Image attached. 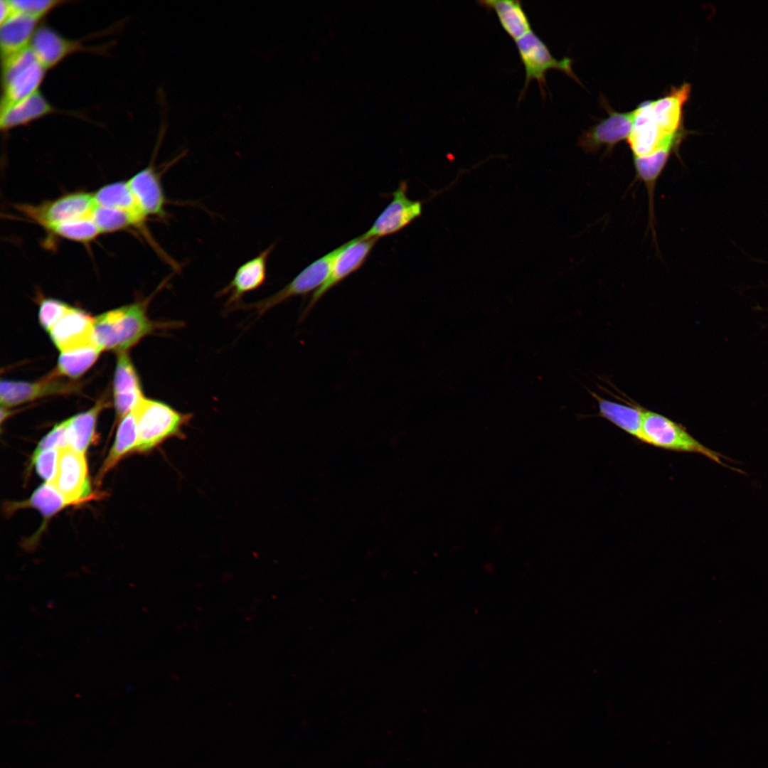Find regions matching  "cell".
I'll list each match as a JSON object with an SVG mask.
<instances>
[{"instance_id": "cell-1", "label": "cell", "mask_w": 768, "mask_h": 768, "mask_svg": "<svg viewBox=\"0 0 768 768\" xmlns=\"http://www.w3.org/2000/svg\"><path fill=\"white\" fill-rule=\"evenodd\" d=\"M691 86L684 82L672 87L663 97L647 100L633 110V124L627 139L635 156H645L663 149L677 153L689 133L683 126V107L690 97Z\"/></svg>"}, {"instance_id": "cell-2", "label": "cell", "mask_w": 768, "mask_h": 768, "mask_svg": "<svg viewBox=\"0 0 768 768\" xmlns=\"http://www.w3.org/2000/svg\"><path fill=\"white\" fill-rule=\"evenodd\" d=\"M146 302L134 303L94 318V334L101 351L124 352L156 328L178 329L181 321L154 323L146 315Z\"/></svg>"}, {"instance_id": "cell-3", "label": "cell", "mask_w": 768, "mask_h": 768, "mask_svg": "<svg viewBox=\"0 0 768 768\" xmlns=\"http://www.w3.org/2000/svg\"><path fill=\"white\" fill-rule=\"evenodd\" d=\"M137 422L136 452L149 451L169 438L183 437L182 429L192 418L169 405L143 398L133 410Z\"/></svg>"}, {"instance_id": "cell-4", "label": "cell", "mask_w": 768, "mask_h": 768, "mask_svg": "<svg viewBox=\"0 0 768 768\" xmlns=\"http://www.w3.org/2000/svg\"><path fill=\"white\" fill-rule=\"evenodd\" d=\"M642 442L666 450L700 454L718 464L745 474L737 468L730 467L722 459L733 460L702 444L682 425L657 412L645 409L642 420Z\"/></svg>"}, {"instance_id": "cell-5", "label": "cell", "mask_w": 768, "mask_h": 768, "mask_svg": "<svg viewBox=\"0 0 768 768\" xmlns=\"http://www.w3.org/2000/svg\"><path fill=\"white\" fill-rule=\"evenodd\" d=\"M1 60L0 107L20 102L40 90L48 70L31 47Z\"/></svg>"}, {"instance_id": "cell-6", "label": "cell", "mask_w": 768, "mask_h": 768, "mask_svg": "<svg viewBox=\"0 0 768 768\" xmlns=\"http://www.w3.org/2000/svg\"><path fill=\"white\" fill-rule=\"evenodd\" d=\"M95 206L92 193L79 191L39 204H16V208L32 222L50 233L63 223L92 218Z\"/></svg>"}, {"instance_id": "cell-7", "label": "cell", "mask_w": 768, "mask_h": 768, "mask_svg": "<svg viewBox=\"0 0 768 768\" xmlns=\"http://www.w3.org/2000/svg\"><path fill=\"white\" fill-rule=\"evenodd\" d=\"M518 55L523 65L526 77L523 89L519 96V101L524 96L530 82H538L543 98L546 96L545 87H547L546 73L549 70H560L580 84V81L572 69V60L570 58H555L545 43L530 31L515 41Z\"/></svg>"}, {"instance_id": "cell-8", "label": "cell", "mask_w": 768, "mask_h": 768, "mask_svg": "<svg viewBox=\"0 0 768 768\" xmlns=\"http://www.w3.org/2000/svg\"><path fill=\"white\" fill-rule=\"evenodd\" d=\"M339 247L311 262L290 282L272 295L255 303L242 305L243 309H255L259 316L286 300L317 290L329 277L332 262Z\"/></svg>"}, {"instance_id": "cell-9", "label": "cell", "mask_w": 768, "mask_h": 768, "mask_svg": "<svg viewBox=\"0 0 768 768\" xmlns=\"http://www.w3.org/2000/svg\"><path fill=\"white\" fill-rule=\"evenodd\" d=\"M50 484L70 505L91 499L85 454L70 447L59 449L56 473Z\"/></svg>"}, {"instance_id": "cell-10", "label": "cell", "mask_w": 768, "mask_h": 768, "mask_svg": "<svg viewBox=\"0 0 768 768\" xmlns=\"http://www.w3.org/2000/svg\"><path fill=\"white\" fill-rule=\"evenodd\" d=\"M377 241V239H367L360 235L339 246V250L332 262L328 278L313 293L300 320L307 316L327 292L363 265Z\"/></svg>"}, {"instance_id": "cell-11", "label": "cell", "mask_w": 768, "mask_h": 768, "mask_svg": "<svg viewBox=\"0 0 768 768\" xmlns=\"http://www.w3.org/2000/svg\"><path fill=\"white\" fill-rule=\"evenodd\" d=\"M407 185L402 181L392 193V200L361 236L377 239L401 230L422 214V203L407 196Z\"/></svg>"}, {"instance_id": "cell-12", "label": "cell", "mask_w": 768, "mask_h": 768, "mask_svg": "<svg viewBox=\"0 0 768 768\" xmlns=\"http://www.w3.org/2000/svg\"><path fill=\"white\" fill-rule=\"evenodd\" d=\"M82 40L65 37L53 28L42 25L38 27L31 43V48L41 63L50 69L69 55L80 52L103 54L107 50L103 47L85 46Z\"/></svg>"}, {"instance_id": "cell-13", "label": "cell", "mask_w": 768, "mask_h": 768, "mask_svg": "<svg viewBox=\"0 0 768 768\" xmlns=\"http://www.w3.org/2000/svg\"><path fill=\"white\" fill-rule=\"evenodd\" d=\"M609 116L583 132L579 139L580 146L587 153L594 154L604 147L607 152L620 142L628 139L633 124V110L618 112L606 101L602 102Z\"/></svg>"}, {"instance_id": "cell-14", "label": "cell", "mask_w": 768, "mask_h": 768, "mask_svg": "<svg viewBox=\"0 0 768 768\" xmlns=\"http://www.w3.org/2000/svg\"><path fill=\"white\" fill-rule=\"evenodd\" d=\"M48 333L61 353L89 347L98 348L94 334V319L73 306Z\"/></svg>"}, {"instance_id": "cell-15", "label": "cell", "mask_w": 768, "mask_h": 768, "mask_svg": "<svg viewBox=\"0 0 768 768\" xmlns=\"http://www.w3.org/2000/svg\"><path fill=\"white\" fill-rule=\"evenodd\" d=\"M127 183L145 215L166 219L167 213L166 198L161 182V173L150 164L132 176Z\"/></svg>"}, {"instance_id": "cell-16", "label": "cell", "mask_w": 768, "mask_h": 768, "mask_svg": "<svg viewBox=\"0 0 768 768\" xmlns=\"http://www.w3.org/2000/svg\"><path fill=\"white\" fill-rule=\"evenodd\" d=\"M274 248V244L271 245L238 267L230 283L220 292V295H229L228 306L238 302L245 294L263 284L267 277L268 258Z\"/></svg>"}, {"instance_id": "cell-17", "label": "cell", "mask_w": 768, "mask_h": 768, "mask_svg": "<svg viewBox=\"0 0 768 768\" xmlns=\"http://www.w3.org/2000/svg\"><path fill=\"white\" fill-rule=\"evenodd\" d=\"M113 388L117 416L122 419L144 398L135 368L125 352L118 356Z\"/></svg>"}, {"instance_id": "cell-18", "label": "cell", "mask_w": 768, "mask_h": 768, "mask_svg": "<svg viewBox=\"0 0 768 768\" xmlns=\"http://www.w3.org/2000/svg\"><path fill=\"white\" fill-rule=\"evenodd\" d=\"M58 112H63L53 106L39 90L20 102L0 107V129L8 132Z\"/></svg>"}, {"instance_id": "cell-19", "label": "cell", "mask_w": 768, "mask_h": 768, "mask_svg": "<svg viewBox=\"0 0 768 768\" xmlns=\"http://www.w3.org/2000/svg\"><path fill=\"white\" fill-rule=\"evenodd\" d=\"M73 388V385L53 378L36 383L3 380L1 382V407L8 408L43 396L67 393Z\"/></svg>"}, {"instance_id": "cell-20", "label": "cell", "mask_w": 768, "mask_h": 768, "mask_svg": "<svg viewBox=\"0 0 768 768\" xmlns=\"http://www.w3.org/2000/svg\"><path fill=\"white\" fill-rule=\"evenodd\" d=\"M40 22L27 15L14 12L0 24L1 59L30 47Z\"/></svg>"}, {"instance_id": "cell-21", "label": "cell", "mask_w": 768, "mask_h": 768, "mask_svg": "<svg viewBox=\"0 0 768 768\" xmlns=\"http://www.w3.org/2000/svg\"><path fill=\"white\" fill-rule=\"evenodd\" d=\"M591 395L597 401L599 416L641 442L642 420L645 410L643 407L636 403L624 405L606 400L594 393Z\"/></svg>"}, {"instance_id": "cell-22", "label": "cell", "mask_w": 768, "mask_h": 768, "mask_svg": "<svg viewBox=\"0 0 768 768\" xmlns=\"http://www.w3.org/2000/svg\"><path fill=\"white\" fill-rule=\"evenodd\" d=\"M488 11H494L506 33L515 41L530 32L531 25L518 0H481L477 1Z\"/></svg>"}, {"instance_id": "cell-23", "label": "cell", "mask_w": 768, "mask_h": 768, "mask_svg": "<svg viewBox=\"0 0 768 768\" xmlns=\"http://www.w3.org/2000/svg\"><path fill=\"white\" fill-rule=\"evenodd\" d=\"M92 195L97 206L127 212L145 228L148 218L137 203L127 181H116L106 184Z\"/></svg>"}, {"instance_id": "cell-24", "label": "cell", "mask_w": 768, "mask_h": 768, "mask_svg": "<svg viewBox=\"0 0 768 768\" xmlns=\"http://www.w3.org/2000/svg\"><path fill=\"white\" fill-rule=\"evenodd\" d=\"M138 443V427L134 411L122 418L118 427L116 438L111 450L105 460L97 479L101 481L104 476L129 452L135 451Z\"/></svg>"}, {"instance_id": "cell-25", "label": "cell", "mask_w": 768, "mask_h": 768, "mask_svg": "<svg viewBox=\"0 0 768 768\" xmlns=\"http://www.w3.org/2000/svg\"><path fill=\"white\" fill-rule=\"evenodd\" d=\"M677 153L674 149L666 148L645 156L634 157L636 176L641 180L649 194V221L654 218V197L655 183L663 171L670 156Z\"/></svg>"}, {"instance_id": "cell-26", "label": "cell", "mask_w": 768, "mask_h": 768, "mask_svg": "<svg viewBox=\"0 0 768 768\" xmlns=\"http://www.w3.org/2000/svg\"><path fill=\"white\" fill-rule=\"evenodd\" d=\"M103 405L102 402H97L87 411L68 419L67 437L69 447L81 453H85L93 439L97 419Z\"/></svg>"}, {"instance_id": "cell-27", "label": "cell", "mask_w": 768, "mask_h": 768, "mask_svg": "<svg viewBox=\"0 0 768 768\" xmlns=\"http://www.w3.org/2000/svg\"><path fill=\"white\" fill-rule=\"evenodd\" d=\"M70 505L51 484L46 482L36 489L28 500L10 503L7 508L11 512L18 508L32 507L38 509L44 518L48 519Z\"/></svg>"}, {"instance_id": "cell-28", "label": "cell", "mask_w": 768, "mask_h": 768, "mask_svg": "<svg viewBox=\"0 0 768 768\" xmlns=\"http://www.w3.org/2000/svg\"><path fill=\"white\" fill-rule=\"evenodd\" d=\"M92 219L101 234L112 233L135 227L136 228H140L145 233L146 238L155 248L158 247V245L153 241L150 235L147 233L146 228L143 227L133 215L127 212L96 205Z\"/></svg>"}, {"instance_id": "cell-29", "label": "cell", "mask_w": 768, "mask_h": 768, "mask_svg": "<svg viewBox=\"0 0 768 768\" xmlns=\"http://www.w3.org/2000/svg\"><path fill=\"white\" fill-rule=\"evenodd\" d=\"M101 351L97 347H89L61 353L58 361V371L69 378H77L95 363Z\"/></svg>"}, {"instance_id": "cell-30", "label": "cell", "mask_w": 768, "mask_h": 768, "mask_svg": "<svg viewBox=\"0 0 768 768\" xmlns=\"http://www.w3.org/2000/svg\"><path fill=\"white\" fill-rule=\"evenodd\" d=\"M50 233L81 243L90 242L101 234L90 218L63 223L55 228Z\"/></svg>"}, {"instance_id": "cell-31", "label": "cell", "mask_w": 768, "mask_h": 768, "mask_svg": "<svg viewBox=\"0 0 768 768\" xmlns=\"http://www.w3.org/2000/svg\"><path fill=\"white\" fill-rule=\"evenodd\" d=\"M14 12L21 13L39 21L67 1L9 0Z\"/></svg>"}, {"instance_id": "cell-32", "label": "cell", "mask_w": 768, "mask_h": 768, "mask_svg": "<svg viewBox=\"0 0 768 768\" xmlns=\"http://www.w3.org/2000/svg\"><path fill=\"white\" fill-rule=\"evenodd\" d=\"M71 308L68 304L55 299L41 302L38 319L41 326L48 332Z\"/></svg>"}, {"instance_id": "cell-33", "label": "cell", "mask_w": 768, "mask_h": 768, "mask_svg": "<svg viewBox=\"0 0 768 768\" xmlns=\"http://www.w3.org/2000/svg\"><path fill=\"white\" fill-rule=\"evenodd\" d=\"M59 449L53 448L43 451L32 457L31 462L34 464L38 474L46 482L50 483L55 475Z\"/></svg>"}, {"instance_id": "cell-34", "label": "cell", "mask_w": 768, "mask_h": 768, "mask_svg": "<svg viewBox=\"0 0 768 768\" xmlns=\"http://www.w3.org/2000/svg\"><path fill=\"white\" fill-rule=\"evenodd\" d=\"M68 420H64L57 425L50 431L38 443L35 449L33 456L49 449H61L69 447L67 437V426Z\"/></svg>"}, {"instance_id": "cell-35", "label": "cell", "mask_w": 768, "mask_h": 768, "mask_svg": "<svg viewBox=\"0 0 768 768\" xmlns=\"http://www.w3.org/2000/svg\"><path fill=\"white\" fill-rule=\"evenodd\" d=\"M0 24L6 21L14 13L12 7L11 6L9 0L0 1Z\"/></svg>"}]
</instances>
